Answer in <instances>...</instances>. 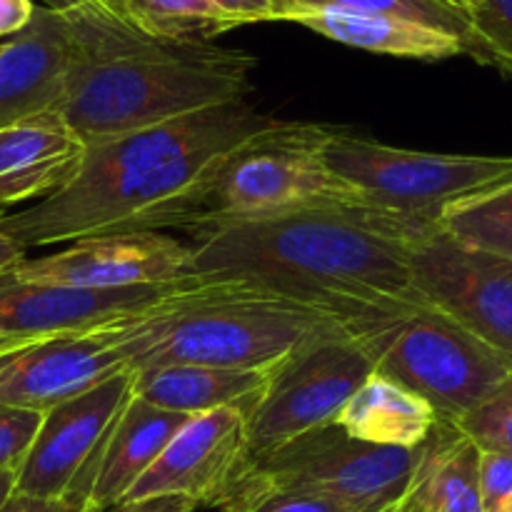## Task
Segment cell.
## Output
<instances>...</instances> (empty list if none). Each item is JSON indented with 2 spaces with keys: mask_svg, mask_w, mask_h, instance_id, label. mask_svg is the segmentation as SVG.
Segmentation results:
<instances>
[{
  "mask_svg": "<svg viewBox=\"0 0 512 512\" xmlns=\"http://www.w3.org/2000/svg\"><path fill=\"white\" fill-rule=\"evenodd\" d=\"M435 228L355 198L215 220L193 228L190 275L295 300L360 335L423 305L413 250Z\"/></svg>",
  "mask_w": 512,
  "mask_h": 512,
  "instance_id": "obj_1",
  "label": "cell"
},
{
  "mask_svg": "<svg viewBox=\"0 0 512 512\" xmlns=\"http://www.w3.org/2000/svg\"><path fill=\"white\" fill-rule=\"evenodd\" d=\"M275 123L278 118L240 100L95 140L85 145L68 183L30 208L3 213L0 230L23 250L193 230L203 223L208 195L230 153Z\"/></svg>",
  "mask_w": 512,
  "mask_h": 512,
  "instance_id": "obj_2",
  "label": "cell"
},
{
  "mask_svg": "<svg viewBox=\"0 0 512 512\" xmlns=\"http://www.w3.org/2000/svg\"><path fill=\"white\" fill-rule=\"evenodd\" d=\"M70 60L58 115L85 145L240 103L253 90V53L203 40L153 38L113 3L65 15Z\"/></svg>",
  "mask_w": 512,
  "mask_h": 512,
  "instance_id": "obj_3",
  "label": "cell"
},
{
  "mask_svg": "<svg viewBox=\"0 0 512 512\" xmlns=\"http://www.w3.org/2000/svg\"><path fill=\"white\" fill-rule=\"evenodd\" d=\"M343 330L350 328L323 310L238 283L198 278L143 313L100 325L128 370L160 365L270 370L298 345Z\"/></svg>",
  "mask_w": 512,
  "mask_h": 512,
  "instance_id": "obj_4",
  "label": "cell"
},
{
  "mask_svg": "<svg viewBox=\"0 0 512 512\" xmlns=\"http://www.w3.org/2000/svg\"><path fill=\"white\" fill-rule=\"evenodd\" d=\"M355 338L375 375L408 388L450 423L512 378L505 355L425 303Z\"/></svg>",
  "mask_w": 512,
  "mask_h": 512,
  "instance_id": "obj_5",
  "label": "cell"
},
{
  "mask_svg": "<svg viewBox=\"0 0 512 512\" xmlns=\"http://www.w3.org/2000/svg\"><path fill=\"white\" fill-rule=\"evenodd\" d=\"M330 173L353 198L438 225L453 203L512 180V155H453L393 148L333 128L323 150Z\"/></svg>",
  "mask_w": 512,
  "mask_h": 512,
  "instance_id": "obj_6",
  "label": "cell"
},
{
  "mask_svg": "<svg viewBox=\"0 0 512 512\" xmlns=\"http://www.w3.org/2000/svg\"><path fill=\"white\" fill-rule=\"evenodd\" d=\"M330 130L333 125L278 120L233 150L215 178L200 225L353 198L325 165Z\"/></svg>",
  "mask_w": 512,
  "mask_h": 512,
  "instance_id": "obj_7",
  "label": "cell"
},
{
  "mask_svg": "<svg viewBox=\"0 0 512 512\" xmlns=\"http://www.w3.org/2000/svg\"><path fill=\"white\" fill-rule=\"evenodd\" d=\"M373 363L355 333L320 335L270 368L268 385L248 413V460L333 425Z\"/></svg>",
  "mask_w": 512,
  "mask_h": 512,
  "instance_id": "obj_8",
  "label": "cell"
},
{
  "mask_svg": "<svg viewBox=\"0 0 512 512\" xmlns=\"http://www.w3.org/2000/svg\"><path fill=\"white\" fill-rule=\"evenodd\" d=\"M415 455L355 440L333 423L280 445L250 468L288 488L335 500L350 512H390L408 488Z\"/></svg>",
  "mask_w": 512,
  "mask_h": 512,
  "instance_id": "obj_9",
  "label": "cell"
},
{
  "mask_svg": "<svg viewBox=\"0 0 512 512\" xmlns=\"http://www.w3.org/2000/svg\"><path fill=\"white\" fill-rule=\"evenodd\" d=\"M413 288L512 363V260L458 243L435 228L413 250Z\"/></svg>",
  "mask_w": 512,
  "mask_h": 512,
  "instance_id": "obj_10",
  "label": "cell"
},
{
  "mask_svg": "<svg viewBox=\"0 0 512 512\" xmlns=\"http://www.w3.org/2000/svg\"><path fill=\"white\" fill-rule=\"evenodd\" d=\"M133 388L128 368L43 413L38 435L18 468L15 493L88 500L93 460Z\"/></svg>",
  "mask_w": 512,
  "mask_h": 512,
  "instance_id": "obj_11",
  "label": "cell"
},
{
  "mask_svg": "<svg viewBox=\"0 0 512 512\" xmlns=\"http://www.w3.org/2000/svg\"><path fill=\"white\" fill-rule=\"evenodd\" d=\"M248 465V413L243 408L190 415L123 503L173 495L198 508H220Z\"/></svg>",
  "mask_w": 512,
  "mask_h": 512,
  "instance_id": "obj_12",
  "label": "cell"
},
{
  "mask_svg": "<svg viewBox=\"0 0 512 512\" xmlns=\"http://www.w3.org/2000/svg\"><path fill=\"white\" fill-rule=\"evenodd\" d=\"M15 275L83 290H130L173 285L190 275V245L165 233H133L68 243L43 258H23Z\"/></svg>",
  "mask_w": 512,
  "mask_h": 512,
  "instance_id": "obj_13",
  "label": "cell"
},
{
  "mask_svg": "<svg viewBox=\"0 0 512 512\" xmlns=\"http://www.w3.org/2000/svg\"><path fill=\"white\" fill-rule=\"evenodd\" d=\"M190 280L130 290H83L25 280L8 268L0 273V335L43 340L85 333L153 308Z\"/></svg>",
  "mask_w": 512,
  "mask_h": 512,
  "instance_id": "obj_14",
  "label": "cell"
},
{
  "mask_svg": "<svg viewBox=\"0 0 512 512\" xmlns=\"http://www.w3.org/2000/svg\"><path fill=\"white\" fill-rule=\"evenodd\" d=\"M125 370L100 328L35 340L0 355V405L45 413Z\"/></svg>",
  "mask_w": 512,
  "mask_h": 512,
  "instance_id": "obj_15",
  "label": "cell"
},
{
  "mask_svg": "<svg viewBox=\"0 0 512 512\" xmlns=\"http://www.w3.org/2000/svg\"><path fill=\"white\" fill-rule=\"evenodd\" d=\"M68 60L65 15L35 8L30 23L0 43V130L58 110Z\"/></svg>",
  "mask_w": 512,
  "mask_h": 512,
  "instance_id": "obj_16",
  "label": "cell"
},
{
  "mask_svg": "<svg viewBox=\"0 0 512 512\" xmlns=\"http://www.w3.org/2000/svg\"><path fill=\"white\" fill-rule=\"evenodd\" d=\"M85 143L55 113L0 130V208L43 200L70 180Z\"/></svg>",
  "mask_w": 512,
  "mask_h": 512,
  "instance_id": "obj_17",
  "label": "cell"
},
{
  "mask_svg": "<svg viewBox=\"0 0 512 512\" xmlns=\"http://www.w3.org/2000/svg\"><path fill=\"white\" fill-rule=\"evenodd\" d=\"M190 415L155 408L130 393L128 403L110 425L93 460L88 478V503L95 512L123 503L145 470L158 460L168 440Z\"/></svg>",
  "mask_w": 512,
  "mask_h": 512,
  "instance_id": "obj_18",
  "label": "cell"
},
{
  "mask_svg": "<svg viewBox=\"0 0 512 512\" xmlns=\"http://www.w3.org/2000/svg\"><path fill=\"white\" fill-rule=\"evenodd\" d=\"M280 20L298 23L350 48L395 58L445 60L468 55V45L458 35L385 13H365L333 5H293L280 13Z\"/></svg>",
  "mask_w": 512,
  "mask_h": 512,
  "instance_id": "obj_19",
  "label": "cell"
},
{
  "mask_svg": "<svg viewBox=\"0 0 512 512\" xmlns=\"http://www.w3.org/2000/svg\"><path fill=\"white\" fill-rule=\"evenodd\" d=\"M415 453L408 488L390 512H483L480 450L450 420H438Z\"/></svg>",
  "mask_w": 512,
  "mask_h": 512,
  "instance_id": "obj_20",
  "label": "cell"
},
{
  "mask_svg": "<svg viewBox=\"0 0 512 512\" xmlns=\"http://www.w3.org/2000/svg\"><path fill=\"white\" fill-rule=\"evenodd\" d=\"M130 393L155 408L180 415L210 413L218 408H243L250 413L268 385L270 370H235L213 365H160L130 370Z\"/></svg>",
  "mask_w": 512,
  "mask_h": 512,
  "instance_id": "obj_21",
  "label": "cell"
},
{
  "mask_svg": "<svg viewBox=\"0 0 512 512\" xmlns=\"http://www.w3.org/2000/svg\"><path fill=\"white\" fill-rule=\"evenodd\" d=\"M438 420V413L423 398L373 373L343 405L335 425L363 443L415 450Z\"/></svg>",
  "mask_w": 512,
  "mask_h": 512,
  "instance_id": "obj_22",
  "label": "cell"
},
{
  "mask_svg": "<svg viewBox=\"0 0 512 512\" xmlns=\"http://www.w3.org/2000/svg\"><path fill=\"white\" fill-rule=\"evenodd\" d=\"M438 228L458 243L512 260V180L445 208Z\"/></svg>",
  "mask_w": 512,
  "mask_h": 512,
  "instance_id": "obj_23",
  "label": "cell"
},
{
  "mask_svg": "<svg viewBox=\"0 0 512 512\" xmlns=\"http://www.w3.org/2000/svg\"><path fill=\"white\" fill-rule=\"evenodd\" d=\"M113 5L153 38L213 43L233 30V23L210 0H115Z\"/></svg>",
  "mask_w": 512,
  "mask_h": 512,
  "instance_id": "obj_24",
  "label": "cell"
},
{
  "mask_svg": "<svg viewBox=\"0 0 512 512\" xmlns=\"http://www.w3.org/2000/svg\"><path fill=\"white\" fill-rule=\"evenodd\" d=\"M220 512H350L335 500L275 483L255 468L245 470Z\"/></svg>",
  "mask_w": 512,
  "mask_h": 512,
  "instance_id": "obj_25",
  "label": "cell"
},
{
  "mask_svg": "<svg viewBox=\"0 0 512 512\" xmlns=\"http://www.w3.org/2000/svg\"><path fill=\"white\" fill-rule=\"evenodd\" d=\"M280 5H283V10L293 8V5H333V8L395 15V18L413 20V23H423L430 28L445 30L450 35H458L468 45V55L473 48L468 13L450 5L448 0H280Z\"/></svg>",
  "mask_w": 512,
  "mask_h": 512,
  "instance_id": "obj_26",
  "label": "cell"
},
{
  "mask_svg": "<svg viewBox=\"0 0 512 512\" xmlns=\"http://www.w3.org/2000/svg\"><path fill=\"white\" fill-rule=\"evenodd\" d=\"M468 23L470 58L512 75V0H473Z\"/></svg>",
  "mask_w": 512,
  "mask_h": 512,
  "instance_id": "obj_27",
  "label": "cell"
},
{
  "mask_svg": "<svg viewBox=\"0 0 512 512\" xmlns=\"http://www.w3.org/2000/svg\"><path fill=\"white\" fill-rule=\"evenodd\" d=\"M453 425L478 450L512 455V378Z\"/></svg>",
  "mask_w": 512,
  "mask_h": 512,
  "instance_id": "obj_28",
  "label": "cell"
},
{
  "mask_svg": "<svg viewBox=\"0 0 512 512\" xmlns=\"http://www.w3.org/2000/svg\"><path fill=\"white\" fill-rule=\"evenodd\" d=\"M43 413L0 405V470H18L38 435Z\"/></svg>",
  "mask_w": 512,
  "mask_h": 512,
  "instance_id": "obj_29",
  "label": "cell"
},
{
  "mask_svg": "<svg viewBox=\"0 0 512 512\" xmlns=\"http://www.w3.org/2000/svg\"><path fill=\"white\" fill-rule=\"evenodd\" d=\"M478 483L483 512H495L498 505L512 493V455L480 450Z\"/></svg>",
  "mask_w": 512,
  "mask_h": 512,
  "instance_id": "obj_30",
  "label": "cell"
},
{
  "mask_svg": "<svg viewBox=\"0 0 512 512\" xmlns=\"http://www.w3.org/2000/svg\"><path fill=\"white\" fill-rule=\"evenodd\" d=\"M233 28L250 23H265V20H280V0H210Z\"/></svg>",
  "mask_w": 512,
  "mask_h": 512,
  "instance_id": "obj_31",
  "label": "cell"
},
{
  "mask_svg": "<svg viewBox=\"0 0 512 512\" xmlns=\"http://www.w3.org/2000/svg\"><path fill=\"white\" fill-rule=\"evenodd\" d=\"M0 512H95L88 500L80 498H33V495L13 493Z\"/></svg>",
  "mask_w": 512,
  "mask_h": 512,
  "instance_id": "obj_32",
  "label": "cell"
},
{
  "mask_svg": "<svg viewBox=\"0 0 512 512\" xmlns=\"http://www.w3.org/2000/svg\"><path fill=\"white\" fill-rule=\"evenodd\" d=\"M195 508H198V505L190 503V500L163 495V498L125 500V503H118L113 505V508L100 512H195Z\"/></svg>",
  "mask_w": 512,
  "mask_h": 512,
  "instance_id": "obj_33",
  "label": "cell"
},
{
  "mask_svg": "<svg viewBox=\"0 0 512 512\" xmlns=\"http://www.w3.org/2000/svg\"><path fill=\"white\" fill-rule=\"evenodd\" d=\"M35 13L33 0H0V38L20 33Z\"/></svg>",
  "mask_w": 512,
  "mask_h": 512,
  "instance_id": "obj_34",
  "label": "cell"
},
{
  "mask_svg": "<svg viewBox=\"0 0 512 512\" xmlns=\"http://www.w3.org/2000/svg\"><path fill=\"white\" fill-rule=\"evenodd\" d=\"M0 218H3V210H0ZM23 258H25V250L20 248L15 240H10L3 230H0V273L8 268H13V265L20 263Z\"/></svg>",
  "mask_w": 512,
  "mask_h": 512,
  "instance_id": "obj_35",
  "label": "cell"
},
{
  "mask_svg": "<svg viewBox=\"0 0 512 512\" xmlns=\"http://www.w3.org/2000/svg\"><path fill=\"white\" fill-rule=\"evenodd\" d=\"M38 3H40V8L53 10V13H58V15H68V13H73V10L85 8V5L98 3V0H38ZM103 3H110V0H103Z\"/></svg>",
  "mask_w": 512,
  "mask_h": 512,
  "instance_id": "obj_36",
  "label": "cell"
},
{
  "mask_svg": "<svg viewBox=\"0 0 512 512\" xmlns=\"http://www.w3.org/2000/svg\"><path fill=\"white\" fill-rule=\"evenodd\" d=\"M15 480H18V470H0V508L15 493Z\"/></svg>",
  "mask_w": 512,
  "mask_h": 512,
  "instance_id": "obj_37",
  "label": "cell"
},
{
  "mask_svg": "<svg viewBox=\"0 0 512 512\" xmlns=\"http://www.w3.org/2000/svg\"><path fill=\"white\" fill-rule=\"evenodd\" d=\"M30 343H35V340H25V338H5V335H0V355L13 353V350L25 348V345H30Z\"/></svg>",
  "mask_w": 512,
  "mask_h": 512,
  "instance_id": "obj_38",
  "label": "cell"
},
{
  "mask_svg": "<svg viewBox=\"0 0 512 512\" xmlns=\"http://www.w3.org/2000/svg\"><path fill=\"white\" fill-rule=\"evenodd\" d=\"M450 5H455V8H460V10H465V13H468V8L470 5H473V0H448Z\"/></svg>",
  "mask_w": 512,
  "mask_h": 512,
  "instance_id": "obj_39",
  "label": "cell"
},
{
  "mask_svg": "<svg viewBox=\"0 0 512 512\" xmlns=\"http://www.w3.org/2000/svg\"><path fill=\"white\" fill-rule=\"evenodd\" d=\"M495 512H512V493L503 500V503L498 505V510H495Z\"/></svg>",
  "mask_w": 512,
  "mask_h": 512,
  "instance_id": "obj_40",
  "label": "cell"
},
{
  "mask_svg": "<svg viewBox=\"0 0 512 512\" xmlns=\"http://www.w3.org/2000/svg\"><path fill=\"white\" fill-rule=\"evenodd\" d=\"M110 3H115V0H110Z\"/></svg>",
  "mask_w": 512,
  "mask_h": 512,
  "instance_id": "obj_41",
  "label": "cell"
}]
</instances>
